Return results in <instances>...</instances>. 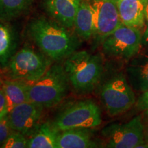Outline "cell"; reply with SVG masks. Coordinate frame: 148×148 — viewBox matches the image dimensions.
Returning a JSON list of instances; mask_svg holds the SVG:
<instances>
[{"mask_svg": "<svg viewBox=\"0 0 148 148\" xmlns=\"http://www.w3.org/2000/svg\"><path fill=\"white\" fill-rule=\"evenodd\" d=\"M27 34L39 50L55 62L64 61L80 46V38L75 33L43 16L30 21Z\"/></svg>", "mask_w": 148, "mask_h": 148, "instance_id": "1", "label": "cell"}, {"mask_svg": "<svg viewBox=\"0 0 148 148\" xmlns=\"http://www.w3.org/2000/svg\"><path fill=\"white\" fill-rule=\"evenodd\" d=\"M70 85L75 93L86 95L96 89L104 72L100 53L76 51L63 61Z\"/></svg>", "mask_w": 148, "mask_h": 148, "instance_id": "2", "label": "cell"}, {"mask_svg": "<svg viewBox=\"0 0 148 148\" xmlns=\"http://www.w3.org/2000/svg\"><path fill=\"white\" fill-rule=\"evenodd\" d=\"M96 88L103 108L111 116L125 112L136 103L134 90L122 71H104Z\"/></svg>", "mask_w": 148, "mask_h": 148, "instance_id": "3", "label": "cell"}, {"mask_svg": "<svg viewBox=\"0 0 148 148\" xmlns=\"http://www.w3.org/2000/svg\"><path fill=\"white\" fill-rule=\"evenodd\" d=\"M58 62L51 64L38 81L28 85L29 101L41 105L44 108L59 104L71 88L63 64Z\"/></svg>", "mask_w": 148, "mask_h": 148, "instance_id": "4", "label": "cell"}, {"mask_svg": "<svg viewBox=\"0 0 148 148\" xmlns=\"http://www.w3.org/2000/svg\"><path fill=\"white\" fill-rule=\"evenodd\" d=\"M53 61L41 51L25 45L16 51L4 69L7 78L31 85L38 81Z\"/></svg>", "mask_w": 148, "mask_h": 148, "instance_id": "5", "label": "cell"}, {"mask_svg": "<svg viewBox=\"0 0 148 148\" xmlns=\"http://www.w3.org/2000/svg\"><path fill=\"white\" fill-rule=\"evenodd\" d=\"M51 122L59 131L78 127L95 128L101 123V109L92 99L74 101L61 108Z\"/></svg>", "mask_w": 148, "mask_h": 148, "instance_id": "6", "label": "cell"}, {"mask_svg": "<svg viewBox=\"0 0 148 148\" xmlns=\"http://www.w3.org/2000/svg\"><path fill=\"white\" fill-rule=\"evenodd\" d=\"M142 36L139 29L121 23L101 42L103 53L110 58L129 60L139 51Z\"/></svg>", "mask_w": 148, "mask_h": 148, "instance_id": "7", "label": "cell"}, {"mask_svg": "<svg viewBox=\"0 0 148 148\" xmlns=\"http://www.w3.org/2000/svg\"><path fill=\"white\" fill-rule=\"evenodd\" d=\"M109 148H137L145 140L140 116L138 115L125 123H113L101 132Z\"/></svg>", "mask_w": 148, "mask_h": 148, "instance_id": "8", "label": "cell"}, {"mask_svg": "<svg viewBox=\"0 0 148 148\" xmlns=\"http://www.w3.org/2000/svg\"><path fill=\"white\" fill-rule=\"evenodd\" d=\"M93 12L94 42L103 40L121 24L117 5L114 0H88Z\"/></svg>", "mask_w": 148, "mask_h": 148, "instance_id": "9", "label": "cell"}, {"mask_svg": "<svg viewBox=\"0 0 148 148\" xmlns=\"http://www.w3.org/2000/svg\"><path fill=\"white\" fill-rule=\"evenodd\" d=\"M43 107L32 101L14 107L8 114L9 124L12 130L30 137L40 125Z\"/></svg>", "mask_w": 148, "mask_h": 148, "instance_id": "10", "label": "cell"}, {"mask_svg": "<svg viewBox=\"0 0 148 148\" xmlns=\"http://www.w3.org/2000/svg\"><path fill=\"white\" fill-rule=\"evenodd\" d=\"M82 0H44L43 8L48 15L62 26L72 29Z\"/></svg>", "mask_w": 148, "mask_h": 148, "instance_id": "11", "label": "cell"}, {"mask_svg": "<svg viewBox=\"0 0 148 148\" xmlns=\"http://www.w3.org/2000/svg\"><path fill=\"white\" fill-rule=\"evenodd\" d=\"M93 128L78 127L60 131L57 139V148L98 147Z\"/></svg>", "mask_w": 148, "mask_h": 148, "instance_id": "12", "label": "cell"}, {"mask_svg": "<svg viewBox=\"0 0 148 148\" xmlns=\"http://www.w3.org/2000/svg\"><path fill=\"white\" fill-rule=\"evenodd\" d=\"M148 0H121L116 3L121 23L140 29L145 21Z\"/></svg>", "mask_w": 148, "mask_h": 148, "instance_id": "13", "label": "cell"}, {"mask_svg": "<svg viewBox=\"0 0 148 148\" xmlns=\"http://www.w3.org/2000/svg\"><path fill=\"white\" fill-rule=\"evenodd\" d=\"M125 75L133 90L143 92L148 89V51L135 57L125 69Z\"/></svg>", "mask_w": 148, "mask_h": 148, "instance_id": "14", "label": "cell"}, {"mask_svg": "<svg viewBox=\"0 0 148 148\" xmlns=\"http://www.w3.org/2000/svg\"><path fill=\"white\" fill-rule=\"evenodd\" d=\"M1 88L4 92L6 101L3 116H8L15 106L29 101L28 85L25 83L7 78L1 80Z\"/></svg>", "mask_w": 148, "mask_h": 148, "instance_id": "15", "label": "cell"}, {"mask_svg": "<svg viewBox=\"0 0 148 148\" xmlns=\"http://www.w3.org/2000/svg\"><path fill=\"white\" fill-rule=\"evenodd\" d=\"M75 33L80 39L89 40L94 34L93 12L88 0H82L74 21Z\"/></svg>", "mask_w": 148, "mask_h": 148, "instance_id": "16", "label": "cell"}, {"mask_svg": "<svg viewBox=\"0 0 148 148\" xmlns=\"http://www.w3.org/2000/svg\"><path fill=\"white\" fill-rule=\"evenodd\" d=\"M18 37L14 29L0 21V68L4 69L16 53Z\"/></svg>", "mask_w": 148, "mask_h": 148, "instance_id": "17", "label": "cell"}, {"mask_svg": "<svg viewBox=\"0 0 148 148\" xmlns=\"http://www.w3.org/2000/svg\"><path fill=\"white\" fill-rule=\"evenodd\" d=\"M59 132L50 121L40 123L36 132L28 138L27 147L57 148Z\"/></svg>", "mask_w": 148, "mask_h": 148, "instance_id": "18", "label": "cell"}, {"mask_svg": "<svg viewBox=\"0 0 148 148\" xmlns=\"http://www.w3.org/2000/svg\"><path fill=\"white\" fill-rule=\"evenodd\" d=\"M34 0H0V21L6 22L28 12Z\"/></svg>", "mask_w": 148, "mask_h": 148, "instance_id": "19", "label": "cell"}, {"mask_svg": "<svg viewBox=\"0 0 148 148\" xmlns=\"http://www.w3.org/2000/svg\"><path fill=\"white\" fill-rule=\"evenodd\" d=\"M28 138L17 131L12 130L1 145L2 148H25L27 147Z\"/></svg>", "mask_w": 148, "mask_h": 148, "instance_id": "20", "label": "cell"}, {"mask_svg": "<svg viewBox=\"0 0 148 148\" xmlns=\"http://www.w3.org/2000/svg\"><path fill=\"white\" fill-rule=\"evenodd\" d=\"M12 131L9 124L8 116L0 119V147Z\"/></svg>", "mask_w": 148, "mask_h": 148, "instance_id": "21", "label": "cell"}, {"mask_svg": "<svg viewBox=\"0 0 148 148\" xmlns=\"http://www.w3.org/2000/svg\"><path fill=\"white\" fill-rule=\"evenodd\" d=\"M136 107L140 110L148 109V89L142 92L136 102Z\"/></svg>", "mask_w": 148, "mask_h": 148, "instance_id": "22", "label": "cell"}, {"mask_svg": "<svg viewBox=\"0 0 148 148\" xmlns=\"http://www.w3.org/2000/svg\"><path fill=\"white\" fill-rule=\"evenodd\" d=\"M140 116L143 125L144 138L148 143V109L144 110L143 113L140 114Z\"/></svg>", "mask_w": 148, "mask_h": 148, "instance_id": "23", "label": "cell"}, {"mask_svg": "<svg viewBox=\"0 0 148 148\" xmlns=\"http://www.w3.org/2000/svg\"><path fill=\"white\" fill-rule=\"evenodd\" d=\"M5 104H6V101H5V94L1 85L0 86V119L5 117V116H3V112H4L5 108Z\"/></svg>", "mask_w": 148, "mask_h": 148, "instance_id": "24", "label": "cell"}, {"mask_svg": "<svg viewBox=\"0 0 148 148\" xmlns=\"http://www.w3.org/2000/svg\"><path fill=\"white\" fill-rule=\"evenodd\" d=\"M145 19L147 20V27L144 32L143 36H142V44L145 45H148V3L146 6L145 10Z\"/></svg>", "mask_w": 148, "mask_h": 148, "instance_id": "25", "label": "cell"}, {"mask_svg": "<svg viewBox=\"0 0 148 148\" xmlns=\"http://www.w3.org/2000/svg\"><path fill=\"white\" fill-rule=\"evenodd\" d=\"M114 1H115L116 3H117V2H119V1H121V0H114Z\"/></svg>", "mask_w": 148, "mask_h": 148, "instance_id": "26", "label": "cell"}, {"mask_svg": "<svg viewBox=\"0 0 148 148\" xmlns=\"http://www.w3.org/2000/svg\"><path fill=\"white\" fill-rule=\"evenodd\" d=\"M1 79H0V86H1Z\"/></svg>", "mask_w": 148, "mask_h": 148, "instance_id": "27", "label": "cell"}, {"mask_svg": "<svg viewBox=\"0 0 148 148\" xmlns=\"http://www.w3.org/2000/svg\"><path fill=\"white\" fill-rule=\"evenodd\" d=\"M1 68H0V74H1Z\"/></svg>", "mask_w": 148, "mask_h": 148, "instance_id": "28", "label": "cell"}]
</instances>
